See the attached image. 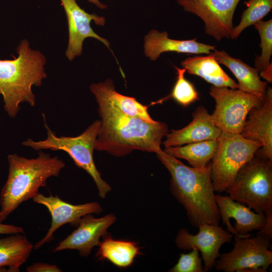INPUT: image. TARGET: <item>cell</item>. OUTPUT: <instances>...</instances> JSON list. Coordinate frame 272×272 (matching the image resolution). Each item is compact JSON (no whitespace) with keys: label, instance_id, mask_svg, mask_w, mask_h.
<instances>
[{"label":"cell","instance_id":"83f0119b","mask_svg":"<svg viewBox=\"0 0 272 272\" xmlns=\"http://www.w3.org/2000/svg\"><path fill=\"white\" fill-rule=\"evenodd\" d=\"M170 272H203L199 251L193 247L188 253H181L177 263L169 270Z\"/></svg>","mask_w":272,"mask_h":272},{"label":"cell","instance_id":"d6986e66","mask_svg":"<svg viewBox=\"0 0 272 272\" xmlns=\"http://www.w3.org/2000/svg\"><path fill=\"white\" fill-rule=\"evenodd\" d=\"M90 90L97 102L109 104L129 116L151 122L155 121L150 115L147 106L141 104L134 98L118 93L110 79L104 82L92 83Z\"/></svg>","mask_w":272,"mask_h":272},{"label":"cell","instance_id":"d4e9b609","mask_svg":"<svg viewBox=\"0 0 272 272\" xmlns=\"http://www.w3.org/2000/svg\"><path fill=\"white\" fill-rule=\"evenodd\" d=\"M244 4L247 8L241 15L239 24L234 28L232 39H237L245 29L262 20L272 9V0H247Z\"/></svg>","mask_w":272,"mask_h":272},{"label":"cell","instance_id":"cb8c5ba5","mask_svg":"<svg viewBox=\"0 0 272 272\" xmlns=\"http://www.w3.org/2000/svg\"><path fill=\"white\" fill-rule=\"evenodd\" d=\"M219 138L186 144L184 146L165 148L164 152L178 159H183L191 167H205L213 158L217 150Z\"/></svg>","mask_w":272,"mask_h":272},{"label":"cell","instance_id":"4fadbf2b","mask_svg":"<svg viewBox=\"0 0 272 272\" xmlns=\"http://www.w3.org/2000/svg\"><path fill=\"white\" fill-rule=\"evenodd\" d=\"M65 11L69 28V43L65 56L70 60L82 54L83 44L88 37L99 40L109 48L110 43L105 39L97 34L91 27L90 23L103 26L105 23L104 17L95 14H89L82 9L76 0H60Z\"/></svg>","mask_w":272,"mask_h":272},{"label":"cell","instance_id":"ac0fdd59","mask_svg":"<svg viewBox=\"0 0 272 272\" xmlns=\"http://www.w3.org/2000/svg\"><path fill=\"white\" fill-rule=\"evenodd\" d=\"M144 47L145 55L151 60L157 59L161 53L166 52L209 54L216 48V46L197 41L196 38L172 39L169 38L166 31L160 32L156 30H152L145 36Z\"/></svg>","mask_w":272,"mask_h":272},{"label":"cell","instance_id":"5b68a950","mask_svg":"<svg viewBox=\"0 0 272 272\" xmlns=\"http://www.w3.org/2000/svg\"><path fill=\"white\" fill-rule=\"evenodd\" d=\"M232 199L262 213L264 227L257 234L272 237V160L256 156L237 173L226 190Z\"/></svg>","mask_w":272,"mask_h":272},{"label":"cell","instance_id":"44dd1931","mask_svg":"<svg viewBox=\"0 0 272 272\" xmlns=\"http://www.w3.org/2000/svg\"><path fill=\"white\" fill-rule=\"evenodd\" d=\"M181 65L188 74L200 77L213 86L238 89V83L224 72L210 54L188 57L181 62Z\"/></svg>","mask_w":272,"mask_h":272},{"label":"cell","instance_id":"ba28073f","mask_svg":"<svg viewBox=\"0 0 272 272\" xmlns=\"http://www.w3.org/2000/svg\"><path fill=\"white\" fill-rule=\"evenodd\" d=\"M215 100L212 115L215 124L222 132L240 134L250 110L261 106L264 98L238 89L212 86L209 92Z\"/></svg>","mask_w":272,"mask_h":272},{"label":"cell","instance_id":"9a60e30c","mask_svg":"<svg viewBox=\"0 0 272 272\" xmlns=\"http://www.w3.org/2000/svg\"><path fill=\"white\" fill-rule=\"evenodd\" d=\"M216 200L223 223L232 235L248 237L251 236L250 232L260 230L264 227V214L254 212L249 207L227 195L216 194Z\"/></svg>","mask_w":272,"mask_h":272},{"label":"cell","instance_id":"277c9868","mask_svg":"<svg viewBox=\"0 0 272 272\" xmlns=\"http://www.w3.org/2000/svg\"><path fill=\"white\" fill-rule=\"evenodd\" d=\"M17 57L0 60V95L8 115L15 118L23 103L34 107L36 97L33 86L39 87L47 77L45 56L33 50L27 39H23L17 48Z\"/></svg>","mask_w":272,"mask_h":272},{"label":"cell","instance_id":"e0dca14e","mask_svg":"<svg viewBox=\"0 0 272 272\" xmlns=\"http://www.w3.org/2000/svg\"><path fill=\"white\" fill-rule=\"evenodd\" d=\"M222 131L215 124L212 115L203 106L197 107L192 113V120L187 126L172 129L166 134L165 148L218 139Z\"/></svg>","mask_w":272,"mask_h":272},{"label":"cell","instance_id":"2e32d148","mask_svg":"<svg viewBox=\"0 0 272 272\" xmlns=\"http://www.w3.org/2000/svg\"><path fill=\"white\" fill-rule=\"evenodd\" d=\"M241 134L245 139L258 142L261 147L255 156L272 160V88L267 87L264 100L260 107L249 112Z\"/></svg>","mask_w":272,"mask_h":272},{"label":"cell","instance_id":"ffe728a7","mask_svg":"<svg viewBox=\"0 0 272 272\" xmlns=\"http://www.w3.org/2000/svg\"><path fill=\"white\" fill-rule=\"evenodd\" d=\"M217 61L225 65L238 80V89L264 98L267 82L262 81L259 71L241 59L232 57L224 50H215L210 53Z\"/></svg>","mask_w":272,"mask_h":272},{"label":"cell","instance_id":"7402d4cb","mask_svg":"<svg viewBox=\"0 0 272 272\" xmlns=\"http://www.w3.org/2000/svg\"><path fill=\"white\" fill-rule=\"evenodd\" d=\"M33 249V244L22 233L0 239V271H19Z\"/></svg>","mask_w":272,"mask_h":272},{"label":"cell","instance_id":"f1b7e54d","mask_svg":"<svg viewBox=\"0 0 272 272\" xmlns=\"http://www.w3.org/2000/svg\"><path fill=\"white\" fill-rule=\"evenodd\" d=\"M26 270L28 272H61L62 271L56 265L44 262H35L28 266Z\"/></svg>","mask_w":272,"mask_h":272},{"label":"cell","instance_id":"8fae6325","mask_svg":"<svg viewBox=\"0 0 272 272\" xmlns=\"http://www.w3.org/2000/svg\"><path fill=\"white\" fill-rule=\"evenodd\" d=\"M34 202L45 206L49 211L51 222L45 235L34 245L37 250L45 243L53 239V234L65 224L77 227L82 218L91 214H98L102 211L101 206L96 202H90L81 205L68 203L57 196L50 195L46 196L38 193L32 198Z\"/></svg>","mask_w":272,"mask_h":272},{"label":"cell","instance_id":"4316f807","mask_svg":"<svg viewBox=\"0 0 272 272\" xmlns=\"http://www.w3.org/2000/svg\"><path fill=\"white\" fill-rule=\"evenodd\" d=\"M175 67L177 77L172 92L161 101L172 98L180 105L187 106L198 99V94L193 84L185 78L186 70Z\"/></svg>","mask_w":272,"mask_h":272},{"label":"cell","instance_id":"5bb4252c","mask_svg":"<svg viewBox=\"0 0 272 272\" xmlns=\"http://www.w3.org/2000/svg\"><path fill=\"white\" fill-rule=\"evenodd\" d=\"M116 221L115 216L110 214L99 218L91 214L81 219L77 229L53 249V252L64 250H77L80 255L86 257L92 249L100 243V238Z\"/></svg>","mask_w":272,"mask_h":272},{"label":"cell","instance_id":"7a4b0ae2","mask_svg":"<svg viewBox=\"0 0 272 272\" xmlns=\"http://www.w3.org/2000/svg\"><path fill=\"white\" fill-rule=\"evenodd\" d=\"M157 157L169 172L170 190L184 207L189 222L219 225L221 219L213 185L210 162L204 168L188 166L162 150Z\"/></svg>","mask_w":272,"mask_h":272},{"label":"cell","instance_id":"1f68e13d","mask_svg":"<svg viewBox=\"0 0 272 272\" xmlns=\"http://www.w3.org/2000/svg\"><path fill=\"white\" fill-rule=\"evenodd\" d=\"M89 2L95 5L101 9H105L107 8V6L102 3L99 0H87Z\"/></svg>","mask_w":272,"mask_h":272},{"label":"cell","instance_id":"9c48e42d","mask_svg":"<svg viewBox=\"0 0 272 272\" xmlns=\"http://www.w3.org/2000/svg\"><path fill=\"white\" fill-rule=\"evenodd\" d=\"M271 239L262 234L252 237L235 236L233 249L220 254L214 266L225 272H265L272 263Z\"/></svg>","mask_w":272,"mask_h":272},{"label":"cell","instance_id":"484cf974","mask_svg":"<svg viewBox=\"0 0 272 272\" xmlns=\"http://www.w3.org/2000/svg\"><path fill=\"white\" fill-rule=\"evenodd\" d=\"M260 38V55H257L254 60L255 67L259 72L265 70L270 63L272 55V19L266 21L261 20L254 25Z\"/></svg>","mask_w":272,"mask_h":272},{"label":"cell","instance_id":"6da1fadb","mask_svg":"<svg viewBox=\"0 0 272 272\" xmlns=\"http://www.w3.org/2000/svg\"><path fill=\"white\" fill-rule=\"evenodd\" d=\"M97 103L101 123L95 150L117 157L135 150L156 154L162 150V139L168 133L166 123L129 116L109 104Z\"/></svg>","mask_w":272,"mask_h":272},{"label":"cell","instance_id":"603a6c76","mask_svg":"<svg viewBox=\"0 0 272 272\" xmlns=\"http://www.w3.org/2000/svg\"><path fill=\"white\" fill-rule=\"evenodd\" d=\"M96 256L99 259L107 260L119 267L130 266L135 258L141 254L137 243L106 237L100 242Z\"/></svg>","mask_w":272,"mask_h":272},{"label":"cell","instance_id":"4dcf8cb0","mask_svg":"<svg viewBox=\"0 0 272 272\" xmlns=\"http://www.w3.org/2000/svg\"><path fill=\"white\" fill-rule=\"evenodd\" d=\"M260 76L268 83H272V63L268 65V66L263 71L259 72Z\"/></svg>","mask_w":272,"mask_h":272},{"label":"cell","instance_id":"f546056e","mask_svg":"<svg viewBox=\"0 0 272 272\" xmlns=\"http://www.w3.org/2000/svg\"><path fill=\"white\" fill-rule=\"evenodd\" d=\"M24 233L23 229L14 225L5 224L0 223V234H13Z\"/></svg>","mask_w":272,"mask_h":272},{"label":"cell","instance_id":"8992f818","mask_svg":"<svg viewBox=\"0 0 272 272\" xmlns=\"http://www.w3.org/2000/svg\"><path fill=\"white\" fill-rule=\"evenodd\" d=\"M42 115L47 133L46 138L37 141L29 138L23 141L22 145L35 151L50 150L66 152L76 165L91 176L97 187L99 196L102 198H105L111 188L102 178L93 159V152L101 125V120L94 121L78 136L59 137L49 127L44 114L43 113Z\"/></svg>","mask_w":272,"mask_h":272},{"label":"cell","instance_id":"52a82bcc","mask_svg":"<svg viewBox=\"0 0 272 272\" xmlns=\"http://www.w3.org/2000/svg\"><path fill=\"white\" fill-rule=\"evenodd\" d=\"M261 145L241 134L222 132L215 155L210 162L215 191H226L239 170L254 156Z\"/></svg>","mask_w":272,"mask_h":272},{"label":"cell","instance_id":"3957f363","mask_svg":"<svg viewBox=\"0 0 272 272\" xmlns=\"http://www.w3.org/2000/svg\"><path fill=\"white\" fill-rule=\"evenodd\" d=\"M8 174L0 192V223L25 201L32 199L51 177H58L65 167L58 156L40 151L35 158L17 154L8 156Z\"/></svg>","mask_w":272,"mask_h":272},{"label":"cell","instance_id":"30bf717a","mask_svg":"<svg viewBox=\"0 0 272 272\" xmlns=\"http://www.w3.org/2000/svg\"><path fill=\"white\" fill-rule=\"evenodd\" d=\"M241 0H177L184 11L195 15L204 22L205 32L217 41L231 39L233 17Z\"/></svg>","mask_w":272,"mask_h":272},{"label":"cell","instance_id":"7c38bea8","mask_svg":"<svg viewBox=\"0 0 272 272\" xmlns=\"http://www.w3.org/2000/svg\"><path fill=\"white\" fill-rule=\"evenodd\" d=\"M195 235L189 233L185 228L181 229L176 236L177 246L182 250H191L196 248L201 253L203 261V269L208 271L213 269L215 261L220 255L222 245L230 242L233 235L219 225L203 224L199 226Z\"/></svg>","mask_w":272,"mask_h":272}]
</instances>
